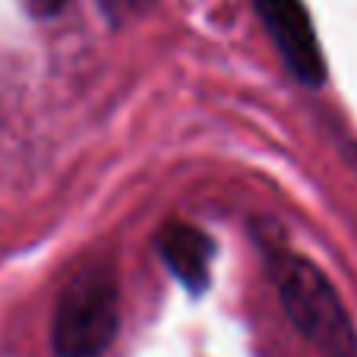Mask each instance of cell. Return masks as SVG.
<instances>
[{"label":"cell","instance_id":"cell-1","mask_svg":"<svg viewBox=\"0 0 357 357\" xmlns=\"http://www.w3.org/2000/svg\"><path fill=\"white\" fill-rule=\"evenodd\" d=\"M121 326V297L111 266L92 263L67 284L51 319V348L57 357H101Z\"/></svg>","mask_w":357,"mask_h":357},{"label":"cell","instance_id":"cell-2","mask_svg":"<svg viewBox=\"0 0 357 357\" xmlns=\"http://www.w3.org/2000/svg\"><path fill=\"white\" fill-rule=\"evenodd\" d=\"M284 313L323 357H357V332L335 284L310 259L291 257L278 272Z\"/></svg>","mask_w":357,"mask_h":357},{"label":"cell","instance_id":"cell-3","mask_svg":"<svg viewBox=\"0 0 357 357\" xmlns=\"http://www.w3.org/2000/svg\"><path fill=\"white\" fill-rule=\"evenodd\" d=\"M253 7L294 79L303 86H319L326 79V61L303 0H253Z\"/></svg>","mask_w":357,"mask_h":357},{"label":"cell","instance_id":"cell-4","mask_svg":"<svg viewBox=\"0 0 357 357\" xmlns=\"http://www.w3.org/2000/svg\"><path fill=\"white\" fill-rule=\"evenodd\" d=\"M158 253L165 266L181 284L190 291H202L209 284V266H212V241L206 231L193 228L187 222H171L158 234Z\"/></svg>","mask_w":357,"mask_h":357},{"label":"cell","instance_id":"cell-5","mask_svg":"<svg viewBox=\"0 0 357 357\" xmlns=\"http://www.w3.org/2000/svg\"><path fill=\"white\" fill-rule=\"evenodd\" d=\"M155 0H98V10L111 26H130L133 20L146 16Z\"/></svg>","mask_w":357,"mask_h":357},{"label":"cell","instance_id":"cell-6","mask_svg":"<svg viewBox=\"0 0 357 357\" xmlns=\"http://www.w3.org/2000/svg\"><path fill=\"white\" fill-rule=\"evenodd\" d=\"M63 3H67V0H29V10H32L35 16H54Z\"/></svg>","mask_w":357,"mask_h":357}]
</instances>
